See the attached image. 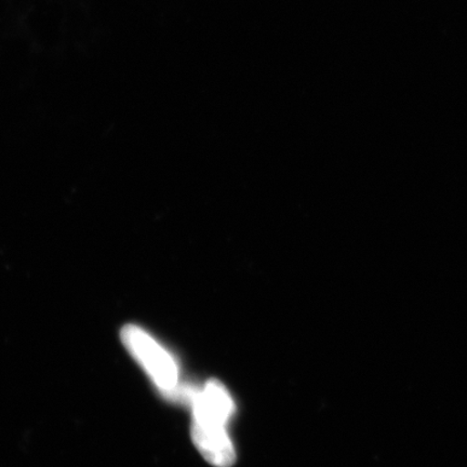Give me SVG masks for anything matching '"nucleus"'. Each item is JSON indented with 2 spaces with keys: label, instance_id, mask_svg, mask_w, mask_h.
<instances>
[{
  "label": "nucleus",
  "instance_id": "nucleus-2",
  "mask_svg": "<svg viewBox=\"0 0 467 467\" xmlns=\"http://www.w3.org/2000/svg\"><path fill=\"white\" fill-rule=\"evenodd\" d=\"M192 424L208 429H225L235 411L229 392L218 379H209L192 399Z\"/></svg>",
  "mask_w": 467,
  "mask_h": 467
},
{
  "label": "nucleus",
  "instance_id": "nucleus-1",
  "mask_svg": "<svg viewBox=\"0 0 467 467\" xmlns=\"http://www.w3.org/2000/svg\"><path fill=\"white\" fill-rule=\"evenodd\" d=\"M121 341L132 358L143 368L163 393L178 392L179 371L173 358L141 327L127 325L121 329Z\"/></svg>",
  "mask_w": 467,
  "mask_h": 467
},
{
  "label": "nucleus",
  "instance_id": "nucleus-3",
  "mask_svg": "<svg viewBox=\"0 0 467 467\" xmlns=\"http://www.w3.org/2000/svg\"><path fill=\"white\" fill-rule=\"evenodd\" d=\"M192 438L198 451L215 467H231L236 460L235 448L226 429L192 425Z\"/></svg>",
  "mask_w": 467,
  "mask_h": 467
}]
</instances>
